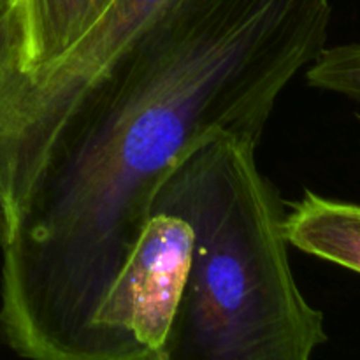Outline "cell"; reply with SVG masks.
Returning a JSON list of instances; mask_svg holds the SVG:
<instances>
[{"label":"cell","mask_w":360,"mask_h":360,"mask_svg":"<svg viewBox=\"0 0 360 360\" xmlns=\"http://www.w3.org/2000/svg\"><path fill=\"white\" fill-rule=\"evenodd\" d=\"M333 0H171L84 88L0 206V336L97 360L95 319L155 190L213 129L259 144L326 48Z\"/></svg>","instance_id":"1"},{"label":"cell","mask_w":360,"mask_h":360,"mask_svg":"<svg viewBox=\"0 0 360 360\" xmlns=\"http://www.w3.org/2000/svg\"><path fill=\"white\" fill-rule=\"evenodd\" d=\"M257 146L210 130L155 190L151 214H174L193 236L160 360H311L327 341L323 313L292 273L285 202L257 167Z\"/></svg>","instance_id":"2"},{"label":"cell","mask_w":360,"mask_h":360,"mask_svg":"<svg viewBox=\"0 0 360 360\" xmlns=\"http://www.w3.org/2000/svg\"><path fill=\"white\" fill-rule=\"evenodd\" d=\"M192 229L151 214L95 319L97 360H153L167 336L192 257Z\"/></svg>","instance_id":"3"},{"label":"cell","mask_w":360,"mask_h":360,"mask_svg":"<svg viewBox=\"0 0 360 360\" xmlns=\"http://www.w3.org/2000/svg\"><path fill=\"white\" fill-rule=\"evenodd\" d=\"M171 0H115L60 62L4 88L7 116L28 148H41L81 91L162 13Z\"/></svg>","instance_id":"4"},{"label":"cell","mask_w":360,"mask_h":360,"mask_svg":"<svg viewBox=\"0 0 360 360\" xmlns=\"http://www.w3.org/2000/svg\"><path fill=\"white\" fill-rule=\"evenodd\" d=\"M115 0H14L0 32V81L30 77L60 62Z\"/></svg>","instance_id":"5"},{"label":"cell","mask_w":360,"mask_h":360,"mask_svg":"<svg viewBox=\"0 0 360 360\" xmlns=\"http://www.w3.org/2000/svg\"><path fill=\"white\" fill-rule=\"evenodd\" d=\"M288 245L360 274V204L306 190L285 211Z\"/></svg>","instance_id":"6"},{"label":"cell","mask_w":360,"mask_h":360,"mask_svg":"<svg viewBox=\"0 0 360 360\" xmlns=\"http://www.w3.org/2000/svg\"><path fill=\"white\" fill-rule=\"evenodd\" d=\"M308 84L360 102V42L323 48L306 70Z\"/></svg>","instance_id":"7"},{"label":"cell","mask_w":360,"mask_h":360,"mask_svg":"<svg viewBox=\"0 0 360 360\" xmlns=\"http://www.w3.org/2000/svg\"><path fill=\"white\" fill-rule=\"evenodd\" d=\"M14 0H0V32L6 27L7 20H9L11 13H13Z\"/></svg>","instance_id":"8"},{"label":"cell","mask_w":360,"mask_h":360,"mask_svg":"<svg viewBox=\"0 0 360 360\" xmlns=\"http://www.w3.org/2000/svg\"><path fill=\"white\" fill-rule=\"evenodd\" d=\"M153 360H160V359H158V357H157V359H153Z\"/></svg>","instance_id":"9"}]
</instances>
